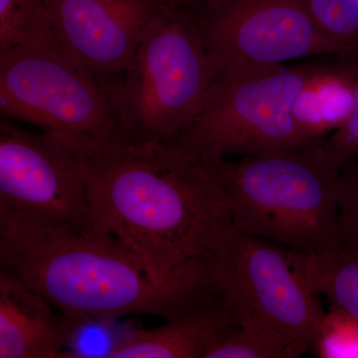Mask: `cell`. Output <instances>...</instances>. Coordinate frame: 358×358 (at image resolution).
I'll return each mask as SVG.
<instances>
[{"mask_svg": "<svg viewBox=\"0 0 358 358\" xmlns=\"http://www.w3.org/2000/svg\"><path fill=\"white\" fill-rule=\"evenodd\" d=\"M320 143L215 162L229 197L231 224L305 255L343 248L338 171L327 162Z\"/></svg>", "mask_w": 358, "mask_h": 358, "instance_id": "3", "label": "cell"}, {"mask_svg": "<svg viewBox=\"0 0 358 358\" xmlns=\"http://www.w3.org/2000/svg\"><path fill=\"white\" fill-rule=\"evenodd\" d=\"M338 202L341 246L358 252V160L338 171Z\"/></svg>", "mask_w": 358, "mask_h": 358, "instance_id": "21", "label": "cell"}, {"mask_svg": "<svg viewBox=\"0 0 358 358\" xmlns=\"http://www.w3.org/2000/svg\"><path fill=\"white\" fill-rule=\"evenodd\" d=\"M301 255L231 223L222 231L212 279L239 329H282L313 350L326 313L306 281Z\"/></svg>", "mask_w": 358, "mask_h": 358, "instance_id": "7", "label": "cell"}, {"mask_svg": "<svg viewBox=\"0 0 358 358\" xmlns=\"http://www.w3.org/2000/svg\"><path fill=\"white\" fill-rule=\"evenodd\" d=\"M348 57L355 75V100L352 112L341 128L320 143L327 162L338 171L350 162L358 160V58Z\"/></svg>", "mask_w": 358, "mask_h": 358, "instance_id": "20", "label": "cell"}, {"mask_svg": "<svg viewBox=\"0 0 358 358\" xmlns=\"http://www.w3.org/2000/svg\"><path fill=\"white\" fill-rule=\"evenodd\" d=\"M310 15L327 36L358 58V0H305Z\"/></svg>", "mask_w": 358, "mask_h": 358, "instance_id": "18", "label": "cell"}, {"mask_svg": "<svg viewBox=\"0 0 358 358\" xmlns=\"http://www.w3.org/2000/svg\"><path fill=\"white\" fill-rule=\"evenodd\" d=\"M326 57L224 73L214 82L199 114L169 141L209 162L233 155L285 154L320 143L299 128L292 110L299 92Z\"/></svg>", "mask_w": 358, "mask_h": 358, "instance_id": "5", "label": "cell"}, {"mask_svg": "<svg viewBox=\"0 0 358 358\" xmlns=\"http://www.w3.org/2000/svg\"><path fill=\"white\" fill-rule=\"evenodd\" d=\"M239 329L217 288L185 315L152 329H136L112 358H206Z\"/></svg>", "mask_w": 358, "mask_h": 358, "instance_id": "11", "label": "cell"}, {"mask_svg": "<svg viewBox=\"0 0 358 358\" xmlns=\"http://www.w3.org/2000/svg\"><path fill=\"white\" fill-rule=\"evenodd\" d=\"M81 150L46 131L0 119V218L84 229L90 218Z\"/></svg>", "mask_w": 358, "mask_h": 358, "instance_id": "8", "label": "cell"}, {"mask_svg": "<svg viewBox=\"0 0 358 358\" xmlns=\"http://www.w3.org/2000/svg\"><path fill=\"white\" fill-rule=\"evenodd\" d=\"M217 78L194 16L164 0L131 64L103 81L127 138L166 143L199 114Z\"/></svg>", "mask_w": 358, "mask_h": 358, "instance_id": "4", "label": "cell"}, {"mask_svg": "<svg viewBox=\"0 0 358 358\" xmlns=\"http://www.w3.org/2000/svg\"><path fill=\"white\" fill-rule=\"evenodd\" d=\"M164 0H43L63 48L102 79L133 60L148 21Z\"/></svg>", "mask_w": 358, "mask_h": 358, "instance_id": "10", "label": "cell"}, {"mask_svg": "<svg viewBox=\"0 0 358 358\" xmlns=\"http://www.w3.org/2000/svg\"><path fill=\"white\" fill-rule=\"evenodd\" d=\"M81 150L92 225L109 231L155 281L196 259H210L231 223L229 197L215 162L173 141L122 138Z\"/></svg>", "mask_w": 358, "mask_h": 358, "instance_id": "1", "label": "cell"}, {"mask_svg": "<svg viewBox=\"0 0 358 358\" xmlns=\"http://www.w3.org/2000/svg\"><path fill=\"white\" fill-rule=\"evenodd\" d=\"M20 278L0 268V358H63L61 313Z\"/></svg>", "mask_w": 358, "mask_h": 358, "instance_id": "12", "label": "cell"}, {"mask_svg": "<svg viewBox=\"0 0 358 358\" xmlns=\"http://www.w3.org/2000/svg\"><path fill=\"white\" fill-rule=\"evenodd\" d=\"M194 18L218 78L246 66L345 56L320 29L305 0H217Z\"/></svg>", "mask_w": 358, "mask_h": 358, "instance_id": "9", "label": "cell"}, {"mask_svg": "<svg viewBox=\"0 0 358 358\" xmlns=\"http://www.w3.org/2000/svg\"><path fill=\"white\" fill-rule=\"evenodd\" d=\"M52 32L43 0H0V51Z\"/></svg>", "mask_w": 358, "mask_h": 358, "instance_id": "17", "label": "cell"}, {"mask_svg": "<svg viewBox=\"0 0 358 358\" xmlns=\"http://www.w3.org/2000/svg\"><path fill=\"white\" fill-rule=\"evenodd\" d=\"M313 350L320 357H358V320L333 308L322 320Z\"/></svg>", "mask_w": 358, "mask_h": 358, "instance_id": "19", "label": "cell"}, {"mask_svg": "<svg viewBox=\"0 0 358 358\" xmlns=\"http://www.w3.org/2000/svg\"><path fill=\"white\" fill-rule=\"evenodd\" d=\"M0 112L79 150L127 138L102 78L71 57L55 32L0 51Z\"/></svg>", "mask_w": 358, "mask_h": 358, "instance_id": "6", "label": "cell"}, {"mask_svg": "<svg viewBox=\"0 0 358 358\" xmlns=\"http://www.w3.org/2000/svg\"><path fill=\"white\" fill-rule=\"evenodd\" d=\"M173 1L195 16L205 10L207 7L212 6L217 0H173Z\"/></svg>", "mask_w": 358, "mask_h": 358, "instance_id": "22", "label": "cell"}, {"mask_svg": "<svg viewBox=\"0 0 358 358\" xmlns=\"http://www.w3.org/2000/svg\"><path fill=\"white\" fill-rule=\"evenodd\" d=\"M312 346L296 334L282 329H237L214 345L206 358H296Z\"/></svg>", "mask_w": 358, "mask_h": 358, "instance_id": "16", "label": "cell"}, {"mask_svg": "<svg viewBox=\"0 0 358 358\" xmlns=\"http://www.w3.org/2000/svg\"><path fill=\"white\" fill-rule=\"evenodd\" d=\"M308 287L333 308L358 320V252L341 248L326 255H301Z\"/></svg>", "mask_w": 358, "mask_h": 358, "instance_id": "14", "label": "cell"}, {"mask_svg": "<svg viewBox=\"0 0 358 358\" xmlns=\"http://www.w3.org/2000/svg\"><path fill=\"white\" fill-rule=\"evenodd\" d=\"M327 56L319 69L306 82L293 105L299 128L315 141L341 128L355 100V75L350 58Z\"/></svg>", "mask_w": 358, "mask_h": 358, "instance_id": "13", "label": "cell"}, {"mask_svg": "<svg viewBox=\"0 0 358 358\" xmlns=\"http://www.w3.org/2000/svg\"><path fill=\"white\" fill-rule=\"evenodd\" d=\"M63 358H112L136 327L117 317H68L61 313Z\"/></svg>", "mask_w": 358, "mask_h": 358, "instance_id": "15", "label": "cell"}, {"mask_svg": "<svg viewBox=\"0 0 358 358\" xmlns=\"http://www.w3.org/2000/svg\"><path fill=\"white\" fill-rule=\"evenodd\" d=\"M0 263L68 317L173 320L215 289L210 259L155 281L133 250L94 225L73 229L0 218Z\"/></svg>", "mask_w": 358, "mask_h": 358, "instance_id": "2", "label": "cell"}]
</instances>
